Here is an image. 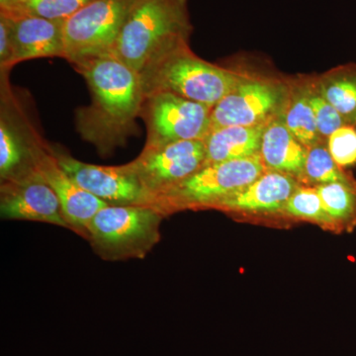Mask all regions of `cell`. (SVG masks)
Returning a JSON list of instances; mask_svg holds the SVG:
<instances>
[{
    "instance_id": "obj_14",
    "label": "cell",
    "mask_w": 356,
    "mask_h": 356,
    "mask_svg": "<svg viewBox=\"0 0 356 356\" xmlns=\"http://www.w3.org/2000/svg\"><path fill=\"white\" fill-rule=\"evenodd\" d=\"M300 184L297 178L286 173L266 170L252 184L222 199L211 209L234 213H280Z\"/></svg>"
},
{
    "instance_id": "obj_1",
    "label": "cell",
    "mask_w": 356,
    "mask_h": 356,
    "mask_svg": "<svg viewBox=\"0 0 356 356\" xmlns=\"http://www.w3.org/2000/svg\"><path fill=\"white\" fill-rule=\"evenodd\" d=\"M91 93V104L79 110L76 125L84 140L108 156L136 132L144 92L140 74L115 56L74 65Z\"/></svg>"
},
{
    "instance_id": "obj_2",
    "label": "cell",
    "mask_w": 356,
    "mask_h": 356,
    "mask_svg": "<svg viewBox=\"0 0 356 356\" xmlns=\"http://www.w3.org/2000/svg\"><path fill=\"white\" fill-rule=\"evenodd\" d=\"M188 0H136L113 56L137 74L161 56L189 43Z\"/></svg>"
},
{
    "instance_id": "obj_23",
    "label": "cell",
    "mask_w": 356,
    "mask_h": 356,
    "mask_svg": "<svg viewBox=\"0 0 356 356\" xmlns=\"http://www.w3.org/2000/svg\"><path fill=\"white\" fill-rule=\"evenodd\" d=\"M281 213L297 219L316 222L325 229L339 232L336 222L325 210L315 186L300 184Z\"/></svg>"
},
{
    "instance_id": "obj_13",
    "label": "cell",
    "mask_w": 356,
    "mask_h": 356,
    "mask_svg": "<svg viewBox=\"0 0 356 356\" xmlns=\"http://www.w3.org/2000/svg\"><path fill=\"white\" fill-rule=\"evenodd\" d=\"M0 17L6 20L13 41L11 67L33 58H65V20L8 17L1 14Z\"/></svg>"
},
{
    "instance_id": "obj_3",
    "label": "cell",
    "mask_w": 356,
    "mask_h": 356,
    "mask_svg": "<svg viewBox=\"0 0 356 356\" xmlns=\"http://www.w3.org/2000/svg\"><path fill=\"white\" fill-rule=\"evenodd\" d=\"M250 72L222 67L199 58L189 43L156 58L140 74L145 96L168 92L214 107Z\"/></svg>"
},
{
    "instance_id": "obj_8",
    "label": "cell",
    "mask_w": 356,
    "mask_h": 356,
    "mask_svg": "<svg viewBox=\"0 0 356 356\" xmlns=\"http://www.w3.org/2000/svg\"><path fill=\"white\" fill-rule=\"evenodd\" d=\"M213 107L168 92L145 96L140 117L146 123L144 149L182 142L204 140L210 132Z\"/></svg>"
},
{
    "instance_id": "obj_6",
    "label": "cell",
    "mask_w": 356,
    "mask_h": 356,
    "mask_svg": "<svg viewBox=\"0 0 356 356\" xmlns=\"http://www.w3.org/2000/svg\"><path fill=\"white\" fill-rule=\"evenodd\" d=\"M136 0H93L64 22L65 58L72 65L113 56Z\"/></svg>"
},
{
    "instance_id": "obj_18",
    "label": "cell",
    "mask_w": 356,
    "mask_h": 356,
    "mask_svg": "<svg viewBox=\"0 0 356 356\" xmlns=\"http://www.w3.org/2000/svg\"><path fill=\"white\" fill-rule=\"evenodd\" d=\"M290 92L284 111L281 115L290 132L307 147L325 142L321 138L315 115L309 99L306 76L290 81Z\"/></svg>"
},
{
    "instance_id": "obj_15",
    "label": "cell",
    "mask_w": 356,
    "mask_h": 356,
    "mask_svg": "<svg viewBox=\"0 0 356 356\" xmlns=\"http://www.w3.org/2000/svg\"><path fill=\"white\" fill-rule=\"evenodd\" d=\"M307 151L308 149L290 132L280 116L266 126L262 135L259 158L266 170L286 173L300 182Z\"/></svg>"
},
{
    "instance_id": "obj_26",
    "label": "cell",
    "mask_w": 356,
    "mask_h": 356,
    "mask_svg": "<svg viewBox=\"0 0 356 356\" xmlns=\"http://www.w3.org/2000/svg\"><path fill=\"white\" fill-rule=\"evenodd\" d=\"M13 55V41H11L8 26H7L6 20L0 17V65H1L2 70L11 67Z\"/></svg>"
},
{
    "instance_id": "obj_20",
    "label": "cell",
    "mask_w": 356,
    "mask_h": 356,
    "mask_svg": "<svg viewBox=\"0 0 356 356\" xmlns=\"http://www.w3.org/2000/svg\"><path fill=\"white\" fill-rule=\"evenodd\" d=\"M300 184L316 185L343 184L356 189V179L332 158L327 142L309 147Z\"/></svg>"
},
{
    "instance_id": "obj_27",
    "label": "cell",
    "mask_w": 356,
    "mask_h": 356,
    "mask_svg": "<svg viewBox=\"0 0 356 356\" xmlns=\"http://www.w3.org/2000/svg\"><path fill=\"white\" fill-rule=\"evenodd\" d=\"M21 1V0H0V6H7V4L14 3V2Z\"/></svg>"
},
{
    "instance_id": "obj_17",
    "label": "cell",
    "mask_w": 356,
    "mask_h": 356,
    "mask_svg": "<svg viewBox=\"0 0 356 356\" xmlns=\"http://www.w3.org/2000/svg\"><path fill=\"white\" fill-rule=\"evenodd\" d=\"M321 93L346 125L356 127V64L339 65L315 76Z\"/></svg>"
},
{
    "instance_id": "obj_19",
    "label": "cell",
    "mask_w": 356,
    "mask_h": 356,
    "mask_svg": "<svg viewBox=\"0 0 356 356\" xmlns=\"http://www.w3.org/2000/svg\"><path fill=\"white\" fill-rule=\"evenodd\" d=\"M35 168L24 131L2 111L0 119V180L10 179Z\"/></svg>"
},
{
    "instance_id": "obj_11",
    "label": "cell",
    "mask_w": 356,
    "mask_h": 356,
    "mask_svg": "<svg viewBox=\"0 0 356 356\" xmlns=\"http://www.w3.org/2000/svg\"><path fill=\"white\" fill-rule=\"evenodd\" d=\"M205 159L204 140H182L144 149L129 165L151 195L153 202L154 196L198 172Z\"/></svg>"
},
{
    "instance_id": "obj_5",
    "label": "cell",
    "mask_w": 356,
    "mask_h": 356,
    "mask_svg": "<svg viewBox=\"0 0 356 356\" xmlns=\"http://www.w3.org/2000/svg\"><path fill=\"white\" fill-rule=\"evenodd\" d=\"M266 172L259 156L204 165L184 181L154 196L151 207L165 217L187 209H211Z\"/></svg>"
},
{
    "instance_id": "obj_16",
    "label": "cell",
    "mask_w": 356,
    "mask_h": 356,
    "mask_svg": "<svg viewBox=\"0 0 356 356\" xmlns=\"http://www.w3.org/2000/svg\"><path fill=\"white\" fill-rule=\"evenodd\" d=\"M267 125L228 126L210 131L204 140L206 147L204 165L259 156L262 135Z\"/></svg>"
},
{
    "instance_id": "obj_24",
    "label": "cell",
    "mask_w": 356,
    "mask_h": 356,
    "mask_svg": "<svg viewBox=\"0 0 356 356\" xmlns=\"http://www.w3.org/2000/svg\"><path fill=\"white\" fill-rule=\"evenodd\" d=\"M307 90H308L309 99L315 115L316 124H317L318 132L321 138L327 142V138L334 131L346 125L341 118V115L337 113V110L327 102V99L321 93L315 76H306Z\"/></svg>"
},
{
    "instance_id": "obj_25",
    "label": "cell",
    "mask_w": 356,
    "mask_h": 356,
    "mask_svg": "<svg viewBox=\"0 0 356 356\" xmlns=\"http://www.w3.org/2000/svg\"><path fill=\"white\" fill-rule=\"evenodd\" d=\"M327 147L332 158L343 168L356 165V127L343 125L327 138Z\"/></svg>"
},
{
    "instance_id": "obj_7",
    "label": "cell",
    "mask_w": 356,
    "mask_h": 356,
    "mask_svg": "<svg viewBox=\"0 0 356 356\" xmlns=\"http://www.w3.org/2000/svg\"><path fill=\"white\" fill-rule=\"evenodd\" d=\"M289 81L250 74L213 107L210 131L228 126L266 125L282 115Z\"/></svg>"
},
{
    "instance_id": "obj_4",
    "label": "cell",
    "mask_w": 356,
    "mask_h": 356,
    "mask_svg": "<svg viewBox=\"0 0 356 356\" xmlns=\"http://www.w3.org/2000/svg\"><path fill=\"white\" fill-rule=\"evenodd\" d=\"M163 218L149 206L107 205L89 225L88 241L103 261L143 259L161 241Z\"/></svg>"
},
{
    "instance_id": "obj_10",
    "label": "cell",
    "mask_w": 356,
    "mask_h": 356,
    "mask_svg": "<svg viewBox=\"0 0 356 356\" xmlns=\"http://www.w3.org/2000/svg\"><path fill=\"white\" fill-rule=\"evenodd\" d=\"M24 132L35 168L60 199L70 231L88 240L89 225L107 204L81 188L58 165L51 147L35 135L34 131L25 127Z\"/></svg>"
},
{
    "instance_id": "obj_9",
    "label": "cell",
    "mask_w": 356,
    "mask_h": 356,
    "mask_svg": "<svg viewBox=\"0 0 356 356\" xmlns=\"http://www.w3.org/2000/svg\"><path fill=\"white\" fill-rule=\"evenodd\" d=\"M51 151L60 168L81 188L107 205L151 207V195L129 163L114 166L91 165L74 159L60 147H51Z\"/></svg>"
},
{
    "instance_id": "obj_22",
    "label": "cell",
    "mask_w": 356,
    "mask_h": 356,
    "mask_svg": "<svg viewBox=\"0 0 356 356\" xmlns=\"http://www.w3.org/2000/svg\"><path fill=\"white\" fill-rule=\"evenodd\" d=\"M318 195L339 231H351L356 226V189L343 184L316 185Z\"/></svg>"
},
{
    "instance_id": "obj_21",
    "label": "cell",
    "mask_w": 356,
    "mask_h": 356,
    "mask_svg": "<svg viewBox=\"0 0 356 356\" xmlns=\"http://www.w3.org/2000/svg\"><path fill=\"white\" fill-rule=\"evenodd\" d=\"M93 0H21L0 6V14L8 17H36L65 20Z\"/></svg>"
},
{
    "instance_id": "obj_12",
    "label": "cell",
    "mask_w": 356,
    "mask_h": 356,
    "mask_svg": "<svg viewBox=\"0 0 356 356\" xmlns=\"http://www.w3.org/2000/svg\"><path fill=\"white\" fill-rule=\"evenodd\" d=\"M0 217L70 229L57 194L35 168L0 182Z\"/></svg>"
}]
</instances>
